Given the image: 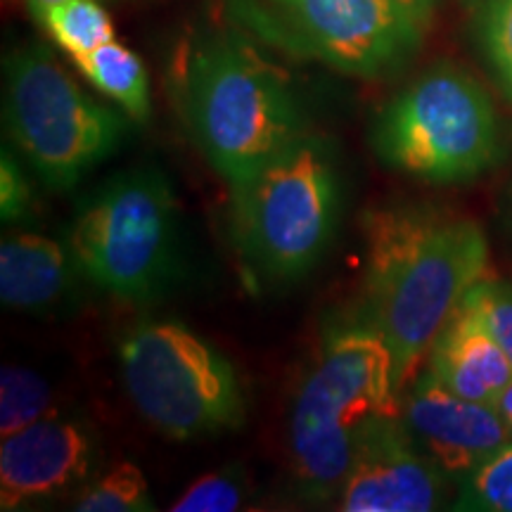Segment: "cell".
Here are the masks:
<instances>
[{
    "mask_svg": "<svg viewBox=\"0 0 512 512\" xmlns=\"http://www.w3.org/2000/svg\"><path fill=\"white\" fill-rule=\"evenodd\" d=\"M31 207H34V195H31L27 176L22 174L15 157L3 150V159H0V214H3V221L27 219Z\"/></svg>",
    "mask_w": 512,
    "mask_h": 512,
    "instance_id": "23",
    "label": "cell"
},
{
    "mask_svg": "<svg viewBox=\"0 0 512 512\" xmlns=\"http://www.w3.org/2000/svg\"><path fill=\"white\" fill-rule=\"evenodd\" d=\"M456 508L512 512V444L465 479Z\"/></svg>",
    "mask_w": 512,
    "mask_h": 512,
    "instance_id": "19",
    "label": "cell"
},
{
    "mask_svg": "<svg viewBox=\"0 0 512 512\" xmlns=\"http://www.w3.org/2000/svg\"><path fill=\"white\" fill-rule=\"evenodd\" d=\"M176 197L157 169L114 176L83 202L69 247L81 273L126 302H143L176 264Z\"/></svg>",
    "mask_w": 512,
    "mask_h": 512,
    "instance_id": "8",
    "label": "cell"
},
{
    "mask_svg": "<svg viewBox=\"0 0 512 512\" xmlns=\"http://www.w3.org/2000/svg\"><path fill=\"white\" fill-rule=\"evenodd\" d=\"M463 306L475 313V318L496 339L498 347L512 363V285L486 275L484 280L470 287Z\"/></svg>",
    "mask_w": 512,
    "mask_h": 512,
    "instance_id": "21",
    "label": "cell"
},
{
    "mask_svg": "<svg viewBox=\"0 0 512 512\" xmlns=\"http://www.w3.org/2000/svg\"><path fill=\"white\" fill-rule=\"evenodd\" d=\"M5 126L36 174L67 190L110 157L126 121L100 105L43 46L19 48L5 60Z\"/></svg>",
    "mask_w": 512,
    "mask_h": 512,
    "instance_id": "6",
    "label": "cell"
},
{
    "mask_svg": "<svg viewBox=\"0 0 512 512\" xmlns=\"http://www.w3.org/2000/svg\"><path fill=\"white\" fill-rule=\"evenodd\" d=\"M226 8L268 46L361 79L396 72L422 38L392 0H226Z\"/></svg>",
    "mask_w": 512,
    "mask_h": 512,
    "instance_id": "9",
    "label": "cell"
},
{
    "mask_svg": "<svg viewBox=\"0 0 512 512\" xmlns=\"http://www.w3.org/2000/svg\"><path fill=\"white\" fill-rule=\"evenodd\" d=\"M446 475L415 444L401 415L377 422L358 446L337 508L347 512H427L444 503Z\"/></svg>",
    "mask_w": 512,
    "mask_h": 512,
    "instance_id": "10",
    "label": "cell"
},
{
    "mask_svg": "<svg viewBox=\"0 0 512 512\" xmlns=\"http://www.w3.org/2000/svg\"><path fill=\"white\" fill-rule=\"evenodd\" d=\"M430 373L453 394L494 406L512 382V363L475 313L460 304L432 344Z\"/></svg>",
    "mask_w": 512,
    "mask_h": 512,
    "instance_id": "13",
    "label": "cell"
},
{
    "mask_svg": "<svg viewBox=\"0 0 512 512\" xmlns=\"http://www.w3.org/2000/svg\"><path fill=\"white\" fill-rule=\"evenodd\" d=\"M494 408L498 411V415L503 418L505 425H508V430L512 434V382L503 389L501 394H498V399L494 401Z\"/></svg>",
    "mask_w": 512,
    "mask_h": 512,
    "instance_id": "25",
    "label": "cell"
},
{
    "mask_svg": "<svg viewBox=\"0 0 512 512\" xmlns=\"http://www.w3.org/2000/svg\"><path fill=\"white\" fill-rule=\"evenodd\" d=\"M392 415H401V394L380 330L366 320L335 332L294 396L290 453L302 494L337 496L361 441Z\"/></svg>",
    "mask_w": 512,
    "mask_h": 512,
    "instance_id": "3",
    "label": "cell"
},
{
    "mask_svg": "<svg viewBox=\"0 0 512 512\" xmlns=\"http://www.w3.org/2000/svg\"><path fill=\"white\" fill-rule=\"evenodd\" d=\"M38 22L72 60L114 41L112 17L100 0H60Z\"/></svg>",
    "mask_w": 512,
    "mask_h": 512,
    "instance_id": "16",
    "label": "cell"
},
{
    "mask_svg": "<svg viewBox=\"0 0 512 512\" xmlns=\"http://www.w3.org/2000/svg\"><path fill=\"white\" fill-rule=\"evenodd\" d=\"M76 264L69 242L46 235L19 233L0 245V299L17 311L55 309L74 292Z\"/></svg>",
    "mask_w": 512,
    "mask_h": 512,
    "instance_id": "14",
    "label": "cell"
},
{
    "mask_svg": "<svg viewBox=\"0 0 512 512\" xmlns=\"http://www.w3.org/2000/svg\"><path fill=\"white\" fill-rule=\"evenodd\" d=\"M119 363L131 401L166 437H209L245 420L235 368L181 323L136 325L119 344Z\"/></svg>",
    "mask_w": 512,
    "mask_h": 512,
    "instance_id": "7",
    "label": "cell"
},
{
    "mask_svg": "<svg viewBox=\"0 0 512 512\" xmlns=\"http://www.w3.org/2000/svg\"><path fill=\"white\" fill-rule=\"evenodd\" d=\"M482 31L486 55L512 98V0H491Z\"/></svg>",
    "mask_w": 512,
    "mask_h": 512,
    "instance_id": "22",
    "label": "cell"
},
{
    "mask_svg": "<svg viewBox=\"0 0 512 512\" xmlns=\"http://www.w3.org/2000/svg\"><path fill=\"white\" fill-rule=\"evenodd\" d=\"M50 415H55L50 384L36 370L5 366L0 373V434L10 437Z\"/></svg>",
    "mask_w": 512,
    "mask_h": 512,
    "instance_id": "17",
    "label": "cell"
},
{
    "mask_svg": "<svg viewBox=\"0 0 512 512\" xmlns=\"http://www.w3.org/2000/svg\"><path fill=\"white\" fill-rule=\"evenodd\" d=\"M55 3H60V0H27V8H29L31 15L38 19L43 15V12L50 8V5H55Z\"/></svg>",
    "mask_w": 512,
    "mask_h": 512,
    "instance_id": "26",
    "label": "cell"
},
{
    "mask_svg": "<svg viewBox=\"0 0 512 512\" xmlns=\"http://www.w3.org/2000/svg\"><path fill=\"white\" fill-rule=\"evenodd\" d=\"M247 496L245 479L235 467L228 470L209 472L195 479L176 503L171 505L174 512H233L240 510Z\"/></svg>",
    "mask_w": 512,
    "mask_h": 512,
    "instance_id": "20",
    "label": "cell"
},
{
    "mask_svg": "<svg viewBox=\"0 0 512 512\" xmlns=\"http://www.w3.org/2000/svg\"><path fill=\"white\" fill-rule=\"evenodd\" d=\"M176 91L197 147L230 188L304 136L290 81L233 31L204 36L183 55Z\"/></svg>",
    "mask_w": 512,
    "mask_h": 512,
    "instance_id": "2",
    "label": "cell"
},
{
    "mask_svg": "<svg viewBox=\"0 0 512 512\" xmlns=\"http://www.w3.org/2000/svg\"><path fill=\"white\" fill-rule=\"evenodd\" d=\"M401 420L446 477L467 479L512 444L508 425L491 403L453 394L430 370L403 396Z\"/></svg>",
    "mask_w": 512,
    "mask_h": 512,
    "instance_id": "11",
    "label": "cell"
},
{
    "mask_svg": "<svg viewBox=\"0 0 512 512\" xmlns=\"http://www.w3.org/2000/svg\"><path fill=\"white\" fill-rule=\"evenodd\" d=\"M102 95L117 102L128 117H150V76L140 57L124 43L110 41L93 53L72 60Z\"/></svg>",
    "mask_w": 512,
    "mask_h": 512,
    "instance_id": "15",
    "label": "cell"
},
{
    "mask_svg": "<svg viewBox=\"0 0 512 512\" xmlns=\"http://www.w3.org/2000/svg\"><path fill=\"white\" fill-rule=\"evenodd\" d=\"M373 145L392 169L451 185L477 178L501 157V128L489 93L463 69L439 64L384 107Z\"/></svg>",
    "mask_w": 512,
    "mask_h": 512,
    "instance_id": "5",
    "label": "cell"
},
{
    "mask_svg": "<svg viewBox=\"0 0 512 512\" xmlns=\"http://www.w3.org/2000/svg\"><path fill=\"white\" fill-rule=\"evenodd\" d=\"M368 323L394 356L403 396L472 285L489 271L484 230L432 207H387L363 219Z\"/></svg>",
    "mask_w": 512,
    "mask_h": 512,
    "instance_id": "1",
    "label": "cell"
},
{
    "mask_svg": "<svg viewBox=\"0 0 512 512\" xmlns=\"http://www.w3.org/2000/svg\"><path fill=\"white\" fill-rule=\"evenodd\" d=\"M392 3L422 31L427 29V24H430L434 15V8H437V0H392Z\"/></svg>",
    "mask_w": 512,
    "mask_h": 512,
    "instance_id": "24",
    "label": "cell"
},
{
    "mask_svg": "<svg viewBox=\"0 0 512 512\" xmlns=\"http://www.w3.org/2000/svg\"><path fill=\"white\" fill-rule=\"evenodd\" d=\"M74 510L79 512H143L152 510L150 486L138 465L117 463L110 470L83 486L76 496Z\"/></svg>",
    "mask_w": 512,
    "mask_h": 512,
    "instance_id": "18",
    "label": "cell"
},
{
    "mask_svg": "<svg viewBox=\"0 0 512 512\" xmlns=\"http://www.w3.org/2000/svg\"><path fill=\"white\" fill-rule=\"evenodd\" d=\"M339 209L342 185L330 147L304 133L233 185V235L256 273L292 280L328 252Z\"/></svg>",
    "mask_w": 512,
    "mask_h": 512,
    "instance_id": "4",
    "label": "cell"
},
{
    "mask_svg": "<svg viewBox=\"0 0 512 512\" xmlns=\"http://www.w3.org/2000/svg\"><path fill=\"white\" fill-rule=\"evenodd\" d=\"M95 456L91 427L57 413L3 437L0 510H22L67 494L91 475Z\"/></svg>",
    "mask_w": 512,
    "mask_h": 512,
    "instance_id": "12",
    "label": "cell"
}]
</instances>
